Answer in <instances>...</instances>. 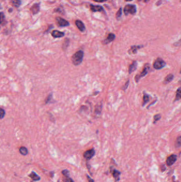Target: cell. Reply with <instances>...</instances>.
Instances as JSON below:
<instances>
[{
    "instance_id": "11",
    "label": "cell",
    "mask_w": 181,
    "mask_h": 182,
    "mask_svg": "<svg viewBox=\"0 0 181 182\" xmlns=\"http://www.w3.org/2000/svg\"><path fill=\"white\" fill-rule=\"evenodd\" d=\"M76 25L78 28L82 32H83L84 31H85L86 28L84 26L83 23L80 21V20H77L76 21Z\"/></svg>"
},
{
    "instance_id": "22",
    "label": "cell",
    "mask_w": 181,
    "mask_h": 182,
    "mask_svg": "<svg viewBox=\"0 0 181 182\" xmlns=\"http://www.w3.org/2000/svg\"><path fill=\"white\" fill-rule=\"evenodd\" d=\"M175 148H180L181 146V137L180 136H178L175 143Z\"/></svg>"
},
{
    "instance_id": "10",
    "label": "cell",
    "mask_w": 181,
    "mask_h": 182,
    "mask_svg": "<svg viewBox=\"0 0 181 182\" xmlns=\"http://www.w3.org/2000/svg\"><path fill=\"white\" fill-rule=\"evenodd\" d=\"M90 8L91 10L95 12H104V10L103 8L100 5H90Z\"/></svg>"
},
{
    "instance_id": "15",
    "label": "cell",
    "mask_w": 181,
    "mask_h": 182,
    "mask_svg": "<svg viewBox=\"0 0 181 182\" xmlns=\"http://www.w3.org/2000/svg\"><path fill=\"white\" fill-rule=\"evenodd\" d=\"M174 77V75L172 74H170L168 75L165 78V79H164V84H167L170 83V82H171V81L173 80Z\"/></svg>"
},
{
    "instance_id": "14",
    "label": "cell",
    "mask_w": 181,
    "mask_h": 182,
    "mask_svg": "<svg viewBox=\"0 0 181 182\" xmlns=\"http://www.w3.org/2000/svg\"><path fill=\"white\" fill-rule=\"evenodd\" d=\"M111 171H112V173L113 176L114 177V178H115L116 181H118L119 180V178H120V173L119 171H117V170L115 169L112 170Z\"/></svg>"
},
{
    "instance_id": "24",
    "label": "cell",
    "mask_w": 181,
    "mask_h": 182,
    "mask_svg": "<svg viewBox=\"0 0 181 182\" xmlns=\"http://www.w3.org/2000/svg\"><path fill=\"white\" fill-rule=\"evenodd\" d=\"M161 119V115L160 114H157L155 115L153 117V124H155L157 122L158 120H159Z\"/></svg>"
},
{
    "instance_id": "23",
    "label": "cell",
    "mask_w": 181,
    "mask_h": 182,
    "mask_svg": "<svg viewBox=\"0 0 181 182\" xmlns=\"http://www.w3.org/2000/svg\"><path fill=\"white\" fill-rule=\"evenodd\" d=\"M11 3L14 7L17 8L19 7L21 3L20 0H12Z\"/></svg>"
},
{
    "instance_id": "5",
    "label": "cell",
    "mask_w": 181,
    "mask_h": 182,
    "mask_svg": "<svg viewBox=\"0 0 181 182\" xmlns=\"http://www.w3.org/2000/svg\"><path fill=\"white\" fill-rule=\"evenodd\" d=\"M95 154V151L94 149H92L87 150V151L84 152L83 154V156L86 160H89L92 158Z\"/></svg>"
},
{
    "instance_id": "25",
    "label": "cell",
    "mask_w": 181,
    "mask_h": 182,
    "mask_svg": "<svg viewBox=\"0 0 181 182\" xmlns=\"http://www.w3.org/2000/svg\"><path fill=\"white\" fill-rule=\"evenodd\" d=\"M62 173L65 177H69L70 173H69V171H68V170H67V169L63 170V171L62 172Z\"/></svg>"
},
{
    "instance_id": "29",
    "label": "cell",
    "mask_w": 181,
    "mask_h": 182,
    "mask_svg": "<svg viewBox=\"0 0 181 182\" xmlns=\"http://www.w3.org/2000/svg\"><path fill=\"white\" fill-rule=\"evenodd\" d=\"M52 94H50L49 96H48V97L47 98V99H46V101H45V103H47L48 102H49V101L51 100V98H52Z\"/></svg>"
},
{
    "instance_id": "17",
    "label": "cell",
    "mask_w": 181,
    "mask_h": 182,
    "mask_svg": "<svg viewBox=\"0 0 181 182\" xmlns=\"http://www.w3.org/2000/svg\"><path fill=\"white\" fill-rule=\"evenodd\" d=\"M150 100V96L148 94H144L143 96V103H142V106H144L146 103H147Z\"/></svg>"
},
{
    "instance_id": "33",
    "label": "cell",
    "mask_w": 181,
    "mask_h": 182,
    "mask_svg": "<svg viewBox=\"0 0 181 182\" xmlns=\"http://www.w3.org/2000/svg\"><path fill=\"white\" fill-rule=\"evenodd\" d=\"M87 178H88V181H89V182H94V181H93V180L92 179V178H91L89 176H87Z\"/></svg>"
},
{
    "instance_id": "3",
    "label": "cell",
    "mask_w": 181,
    "mask_h": 182,
    "mask_svg": "<svg viewBox=\"0 0 181 182\" xmlns=\"http://www.w3.org/2000/svg\"><path fill=\"white\" fill-rule=\"evenodd\" d=\"M166 65V64L164 60H163L160 58H158L157 59H156V60L154 61L153 64V67L154 68V69L156 70H159L165 67Z\"/></svg>"
},
{
    "instance_id": "12",
    "label": "cell",
    "mask_w": 181,
    "mask_h": 182,
    "mask_svg": "<svg viewBox=\"0 0 181 182\" xmlns=\"http://www.w3.org/2000/svg\"><path fill=\"white\" fill-rule=\"evenodd\" d=\"M137 65H138V63L136 61H134L132 62V64L130 65L129 68V74H131V73H132L133 72L136 70V69L137 68Z\"/></svg>"
},
{
    "instance_id": "13",
    "label": "cell",
    "mask_w": 181,
    "mask_h": 182,
    "mask_svg": "<svg viewBox=\"0 0 181 182\" xmlns=\"http://www.w3.org/2000/svg\"><path fill=\"white\" fill-rule=\"evenodd\" d=\"M52 35L53 37L59 38L63 37L64 36V33L58 30H53L52 33Z\"/></svg>"
},
{
    "instance_id": "8",
    "label": "cell",
    "mask_w": 181,
    "mask_h": 182,
    "mask_svg": "<svg viewBox=\"0 0 181 182\" xmlns=\"http://www.w3.org/2000/svg\"><path fill=\"white\" fill-rule=\"evenodd\" d=\"M115 34H114L113 33H110V34H108L107 37L103 41V43L104 45H106L108 43L112 42V41H113L115 40Z\"/></svg>"
},
{
    "instance_id": "20",
    "label": "cell",
    "mask_w": 181,
    "mask_h": 182,
    "mask_svg": "<svg viewBox=\"0 0 181 182\" xmlns=\"http://www.w3.org/2000/svg\"><path fill=\"white\" fill-rule=\"evenodd\" d=\"M102 104H98L96 106V108H95V114H96V115H99L101 114V111H102Z\"/></svg>"
},
{
    "instance_id": "4",
    "label": "cell",
    "mask_w": 181,
    "mask_h": 182,
    "mask_svg": "<svg viewBox=\"0 0 181 182\" xmlns=\"http://www.w3.org/2000/svg\"><path fill=\"white\" fill-rule=\"evenodd\" d=\"M137 8L135 5L128 4L124 9V12L126 16L130 15H135L136 13Z\"/></svg>"
},
{
    "instance_id": "6",
    "label": "cell",
    "mask_w": 181,
    "mask_h": 182,
    "mask_svg": "<svg viewBox=\"0 0 181 182\" xmlns=\"http://www.w3.org/2000/svg\"><path fill=\"white\" fill-rule=\"evenodd\" d=\"M177 160V155L175 154H172L168 157L166 160V164L168 166H171L173 165Z\"/></svg>"
},
{
    "instance_id": "30",
    "label": "cell",
    "mask_w": 181,
    "mask_h": 182,
    "mask_svg": "<svg viewBox=\"0 0 181 182\" xmlns=\"http://www.w3.org/2000/svg\"><path fill=\"white\" fill-rule=\"evenodd\" d=\"M4 14L3 13H2V12L0 13V24H1L2 22V21H3V19H4Z\"/></svg>"
},
{
    "instance_id": "1",
    "label": "cell",
    "mask_w": 181,
    "mask_h": 182,
    "mask_svg": "<svg viewBox=\"0 0 181 182\" xmlns=\"http://www.w3.org/2000/svg\"><path fill=\"white\" fill-rule=\"evenodd\" d=\"M84 52L82 50H79L75 53L71 58V60L72 64L75 66H78L80 65L83 59Z\"/></svg>"
},
{
    "instance_id": "27",
    "label": "cell",
    "mask_w": 181,
    "mask_h": 182,
    "mask_svg": "<svg viewBox=\"0 0 181 182\" xmlns=\"http://www.w3.org/2000/svg\"><path fill=\"white\" fill-rule=\"evenodd\" d=\"M5 111L3 109L0 108V119H3L5 116Z\"/></svg>"
},
{
    "instance_id": "18",
    "label": "cell",
    "mask_w": 181,
    "mask_h": 182,
    "mask_svg": "<svg viewBox=\"0 0 181 182\" xmlns=\"http://www.w3.org/2000/svg\"><path fill=\"white\" fill-rule=\"evenodd\" d=\"M31 11L34 14H37L39 11V5L38 4H34L31 8Z\"/></svg>"
},
{
    "instance_id": "21",
    "label": "cell",
    "mask_w": 181,
    "mask_h": 182,
    "mask_svg": "<svg viewBox=\"0 0 181 182\" xmlns=\"http://www.w3.org/2000/svg\"><path fill=\"white\" fill-rule=\"evenodd\" d=\"M19 152L23 155H26L28 153V149L26 147H22L20 148Z\"/></svg>"
},
{
    "instance_id": "16",
    "label": "cell",
    "mask_w": 181,
    "mask_h": 182,
    "mask_svg": "<svg viewBox=\"0 0 181 182\" xmlns=\"http://www.w3.org/2000/svg\"><path fill=\"white\" fill-rule=\"evenodd\" d=\"M29 177L31 178L35 181H38V180H39L41 179V177L36 173H35L34 172H32L29 174Z\"/></svg>"
},
{
    "instance_id": "35",
    "label": "cell",
    "mask_w": 181,
    "mask_h": 182,
    "mask_svg": "<svg viewBox=\"0 0 181 182\" xmlns=\"http://www.w3.org/2000/svg\"><path fill=\"white\" fill-rule=\"evenodd\" d=\"M138 1H142V0H138ZM144 1H145V2H147V0H144Z\"/></svg>"
},
{
    "instance_id": "2",
    "label": "cell",
    "mask_w": 181,
    "mask_h": 182,
    "mask_svg": "<svg viewBox=\"0 0 181 182\" xmlns=\"http://www.w3.org/2000/svg\"><path fill=\"white\" fill-rule=\"evenodd\" d=\"M150 69V66L149 64H146L144 66L143 69L142 71L140 72V74H138L135 77V80L137 83H138L140 79L142 78L147 75V74L148 73Z\"/></svg>"
},
{
    "instance_id": "9",
    "label": "cell",
    "mask_w": 181,
    "mask_h": 182,
    "mask_svg": "<svg viewBox=\"0 0 181 182\" xmlns=\"http://www.w3.org/2000/svg\"><path fill=\"white\" fill-rule=\"evenodd\" d=\"M143 46V45H134L132 46L131 48H130V50H129L128 52L130 54H136L137 53V51L138 50H139L140 48L142 47Z\"/></svg>"
},
{
    "instance_id": "19",
    "label": "cell",
    "mask_w": 181,
    "mask_h": 182,
    "mask_svg": "<svg viewBox=\"0 0 181 182\" xmlns=\"http://www.w3.org/2000/svg\"><path fill=\"white\" fill-rule=\"evenodd\" d=\"M181 93V88L179 87L176 91L175 101H179L180 99V98H181V93Z\"/></svg>"
},
{
    "instance_id": "26",
    "label": "cell",
    "mask_w": 181,
    "mask_h": 182,
    "mask_svg": "<svg viewBox=\"0 0 181 182\" xmlns=\"http://www.w3.org/2000/svg\"><path fill=\"white\" fill-rule=\"evenodd\" d=\"M129 83H130V80L129 79L128 80V81L125 83V84H124V85H123L122 87V90H123V91H125L129 87Z\"/></svg>"
},
{
    "instance_id": "31",
    "label": "cell",
    "mask_w": 181,
    "mask_h": 182,
    "mask_svg": "<svg viewBox=\"0 0 181 182\" xmlns=\"http://www.w3.org/2000/svg\"><path fill=\"white\" fill-rule=\"evenodd\" d=\"M64 181L65 182H74V181L73 180L72 178H70V177H66V178L64 179Z\"/></svg>"
},
{
    "instance_id": "28",
    "label": "cell",
    "mask_w": 181,
    "mask_h": 182,
    "mask_svg": "<svg viewBox=\"0 0 181 182\" xmlns=\"http://www.w3.org/2000/svg\"><path fill=\"white\" fill-rule=\"evenodd\" d=\"M122 14V8H120L118 10V11L117 12V14H116V17H117V18H120V17H121Z\"/></svg>"
},
{
    "instance_id": "32",
    "label": "cell",
    "mask_w": 181,
    "mask_h": 182,
    "mask_svg": "<svg viewBox=\"0 0 181 182\" xmlns=\"http://www.w3.org/2000/svg\"><path fill=\"white\" fill-rule=\"evenodd\" d=\"M95 2H99V3H102V2H104L105 1H107V0H93Z\"/></svg>"
},
{
    "instance_id": "7",
    "label": "cell",
    "mask_w": 181,
    "mask_h": 182,
    "mask_svg": "<svg viewBox=\"0 0 181 182\" xmlns=\"http://www.w3.org/2000/svg\"><path fill=\"white\" fill-rule=\"evenodd\" d=\"M56 21L58 25L61 27H66L69 26V22L62 18H56Z\"/></svg>"
},
{
    "instance_id": "36",
    "label": "cell",
    "mask_w": 181,
    "mask_h": 182,
    "mask_svg": "<svg viewBox=\"0 0 181 182\" xmlns=\"http://www.w3.org/2000/svg\"><path fill=\"white\" fill-rule=\"evenodd\" d=\"M58 182H59V181H58Z\"/></svg>"
},
{
    "instance_id": "34",
    "label": "cell",
    "mask_w": 181,
    "mask_h": 182,
    "mask_svg": "<svg viewBox=\"0 0 181 182\" xmlns=\"http://www.w3.org/2000/svg\"><path fill=\"white\" fill-rule=\"evenodd\" d=\"M125 1H127V2H130V1H133V0H125Z\"/></svg>"
}]
</instances>
